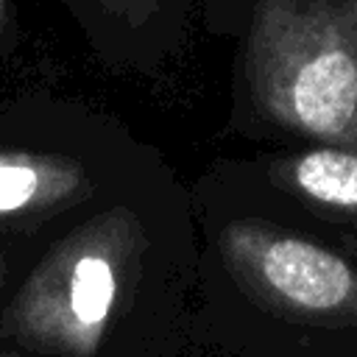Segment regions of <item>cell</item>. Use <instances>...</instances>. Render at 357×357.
I'll return each instance as SVG.
<instances>
[{"instance_id": "cell-1", "label": "cell", "mask_w": 357, "mask_h": 357, "mask_svg": "<svg viewBox=\"0 0 357 357\" xmlns=\"http://www.w3.org/2000/svg\"><path fill=\"white\" fill-rule=\"evenodd\" d=\"M192 287L190 184L165 165L42 243L0 304V349L184 357Z\"/></svg>"}, {"instance_id": "cell-2", "label": "cell", "mask_w": 357, "mask_h": 357, "mask_svg": "<svg viewBox=\"0 0 357 357\" xmlns=\"http://www.w3.org/2000/svg\"><path fill=\"white\" fill-rule=\"evenodd\" d=\"M167 159L112 112L28 92L0 103V240H47Z\"/></svg>"}, {"instance_id": "cell-3", "label": "cell", "mask_w": 357, "mask_h": 357, "mask_svg": "<svg viewBox=\"0 0 357 357\" xmlns=\"http://www.w3.org/2000/svg\"><path fill=\"white\" fill-rule=\"evenodd\" d=\"M234 114L307 145H357V0H245Z\"/></svg>"}, {"instance_id": "cell-4", "label": "cell", "mask_w": 357, "mask_h": 357, "mask_svg": "<svg viewBox=\"0 0 357 357\" xmlns=\"http://www.w3.org/2000/svg\"><path fill=\"white\" fill-rule=\"evenodd\" d=\"M92 56L117 73L156 75L181 56L201 0H59ZM245 0H206V22L234 33Z\"/></svg>"}, {"instance_id": "cell-5", "label": "cell", "mask_w": 357, "mask_h": 357, "mask_svg": "<svg viewBox=\"0 0 357 357\" xmlns=\"http://www.w3.org/2000/svg\"><path fill=\"white\" fill-rule=\"evenodd\" d=\"M259 178L282 198L357 229V145H307L268 156Z\"/></svg>"}, {"instance_id": "cell-6", "label": "cell", "mask_w": 357, "mask_h": 357, "mask_svg": "<svg viewBox=\"0 0 357 357\" xmlns=\"http://www.w3.org/2000/svg\"><path fill=\"white\" fill-rule=\"evenodd\" d=\"M53 237V234H50ZM45 240H0V304L6 301V296L11 293V287L17 284V279L22 276V271L31 265V259L36 257V251L42 248Z\"/></svg>"}, {"instance_id": "cell-7", "label": "cell", "mask_w": 357, "mask_h": 357, "mask_svg": "<svg viewBox=\"0 0 357 357\" xmlns=\"http://www.w3.org/2000/svg\"><path fill=\"white\" fill-rule=\"evenodd\" d=\"M20 45H22V28H20L17 0H0V61L17 56Z\"/></svg>"}, {"instance_id": "cell-8", "label": "cell", "mask_w": 357, "mask_h": 357, "mask_svg": "<svg viewBox=\"0 0 357 357\" xmlns=\"http://www.w3.org/2000/svg\"><path fill=\"white\" fill-rule=\"evenodd\" d=\"M0 357H28L22 351H14V349H0Z\"/></svg>"}]
</instances>
